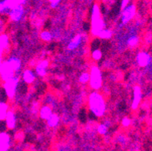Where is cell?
Here are the masks:
<instances>
[{"mask_svg":"<svg viewBox=\"0 0 152 151\" xmlns=\"http://www.w3.org/2000/svg\"><path fill=\"white\" fill-rule=\"evenodd\" d=\"M89 105L91 111L97 117H101L105 111V103L103 96L97 93H94L90 96Z\"/></svg>","mask_w":152,"mask_h":151,"instance_id":"cell-1","label":"cell"},{"mask_svg":"<svg viewBox=\"0 0 152 151\" xmlns=\"http://www.w3.org/2000/svg\"><path fill=\"white\" fill-rule=\"evenodd\" d=\"M103 29V22L100 16L98 6L95 5L93 9L92 15V32L94 34L97 35Z\"/></svg>","mask_w":152,"mask_h":151,"instance_id":"cell-2","label":"cell"},{"mask_svg":"<svg viewBox=\"0 0 152 151\" xmlns=\"http://www.w3.org/2000/svg\"><path fill=\"white\" fill-rule=\"evenodd\" d=\"M91 77H90V83L92 88L97 90L101 86L102 84V77H101V73L100 71L97 67H93L91 69Z\"/></svg>","mask_w":152,"mask_h":151,"instance_id":"cell-3","label":"cell"},{"mask_svg":"<svg viewBox=\"0 0 152 151\" xmlns=\"http://www.w3.org/2000/svg\"><path fill=\"white\" fill-rule=\"evenodd\" d=\"M18 85V79L15 77H12L11 79L6 80L5 84V90L9 97H12L15 92V89Z\"/></svg>","mask_w":152,"mask_h":151,"instance_id":"cell-4","label":"cell"},{"mask_svg":"<svg viewBox=\"0 0 152 151\" xmlns=\"http://www.w3.org/2000/svg\"><path fill=\"white\" fill-rule=\"evenodd\" d=\"M136 11V8L134 6L131 5L128 7L124 8V10L123 12V15H122V20L124 23H127V22L130 21L135 14Z\"/></svg>","mask_w":152,"mask_h":151,"instance_id":"cell-5","label":"cell"},{"mask_svg":"<svg viewBox=\"0 0 152 151\" xmlns=\"http://www.w3.org/2000/svg\"><path fill=\"white\" fill-rule=\"evenodd\" d=\"M23 14V9L21 5H17L12 9L10 12V18L14 21H19Z\"/></svg>","mask_w":152,"mask_h":151,"instance_id":"cell-6","label":"cell"},{"mask_svg":"<svg viewBox=\"0 0 152 151\" xmlns=\"http://www.w3.org/2000/svg\"><path fill=\"white\" fill-rule=\"evenodd\" d=\"M10 136L6 133H0V150H6L10 147Z\"/></svg>","mask_w":152,"mask_h":151,"instance_id":"cell-7","label":"cell"},{"mask_svg":"<svg viewBox=\"0 0 152 151\" xmlns=\"http://www.w3.org/2000/svg\"><path fill=\"white\" fill-rule=\"evenodd\" d=\"M151 57L150 55L146 53H141L137 55V62L141 66H146L150 63Z\"/></svg>","mask_w":152,"mask_h":151,"instance_id":"cell-8","label":"cell"},{"mask_svg":"<svg viewBox=\"0 0 152 151\" xmlns=\"http://www.w3.org/2000/svg\"><path fill=\"white\" fill-rule=\"evenodd\" d=\"M6 122L7 128L13 129L15 126V118L14 113L12 111H8L6 117Z\"/></svg>","mask_w":152,"mask_h":151,"instance_id":"cell-9","label":"cell"},{"mask_svg":"<svg viewBox=\"0 0 152 151\" xmlns=\"http://www.w3.org/2000/svg\"><path fill=\"white\" fill-rule=\"evenodd\" d=\"M141 100V89L138 86L134 88V101L132 103V108L136 109L138 106V103Z\"/></svg>","mask_w":152,"mask_h":151,"instance_id":"cell-10","label":"cell"},{"mask_svg":"<svg viewBox=\"0 0 152 151\" xmlns=\"http://www.w3.org/2000/svg\"><path fill=\"white\" fill-rule=\"evenodd\" d=\"M53 114L52 109L50 107H49L48 106H45L41 109L40 110V117L42 119H44V120H48L51 115Z\"/></svg>","mask_w":152,"mask_h":151,"instance_id":"cell-11","label":"cell"},{"mask_svg":"<svg viewBox=\"0 0 152 151\" xmlns=\"http://www.w3.org/2000/svg\"><path fill=\"white\" fill-rule=\"evenodd\" d=\"M23 80L27 83H30V82H33L35 80V77L33 72H31L30 70H26L23 73Z\"/></svg>","mask_w":152,"mask_h":151,"instance_id":"cell-12","label":"cell"},{"mask_svg":"<svg viewBox=\"0 0 152 151\" xmlns=\"http://www.w3.org/2000/svg\"><path fill=\"white\" fill-rule=\"evenodd\" d=\"M8 112V106L4 102H0V120H5Z\"/></svg>","mask_w":152,"mask_h":151,"instance_id":"cell-13","label":"cell"},{"mask_svg":"<svg viewBox=\"0 0 152 151\" xmlns=\"http://www.w3.org/2000/svg\"><path fill=\"white\" fill-rule=\"evenodd\" d=\"M47 66H48V63L46 61H43L41 63H39V65L37 68V73L40 76H44L46 74V69Z\"/></svg>","mask_w":152,"mask_h":151,"instance_id":"cell-14","label":"cell"},{"mask_svg":"<svg viewBox=\"0 0 152 151\" xmlns=\"http://www.w3.org/2000/svg\"><path fill=\"white\" fill-rule=\"evenodd\" d=\"M8 63H9V64H10V66L12 67V69L13 70H17L20 67V62L16 58H11Z\"/></svg>","mask_w":152,"mask_h":151,"instance_id":"cell-15","label":"cell"},{"mask_svg":"<svg viewBox=\"0 0 152 151\" xmlns=\"http://www.w3.org/2000/svg\"><path fill=\"white\" fill-rule=\"evenodd\" d=\"M58 122H59V118L56 114H52L51 117L47 120V123L50 127H53V126H56Z\"/></svg>","mask_w":152,"mask_h":151,"instance_id":"cell-16","label":"cell"},{"mask_svg":"<svg viewBox=\"0 0 152 151\" xmlns=\"http://www.w3.org/2000/svg\"><path fill=\"white\" fill-rule=\"evenodd\" d=\"M81 40V37L80 36H77L75 38L73 39V40L72 41L69 45V50H74L77 48V46L80 44Z\"/></svg>","mask_w":152,"mask_h":151,"instance_id":"cell-17","label":"cell"},{"mask_svg":"<svg viewBox=\"0 0 152 151\" xmlns=\"http://www.w3.org/2000/svg\"><path fill=\"white\" fill-rule=\"evenodd\" d=\"M98 36L103 39H108L111 36V33H110V31L103 30L102 29V30L100 32V33L98 34Z\"/></svg>","mask_w":152,"mask_h":151,"instance_id":"cell-18","label":"cell"},{"mask_svg":"<svg viewBox=\"0 0 152 151\" xmlns=\"http://www.w3.org/2000/svg\"><path fill=\"white\" fill-rule=\"evenodd\" d=\"M90 77H91V75L87 73H83L81 75V77H80V82H83V83H86L88 81H90Z\"/></svg>","mask_w":152,"mask_h":151,"instance_id":"cell-19","label":"cell"},{"mask_svg":"<svg viewBox=\"0 0 152 151\" xmlns=\"http://www.w3.org/2000/svg\"><path fill=\"white\" fill-rule=\"evenodd\" d=\"M41 38L44 41H50L51 39V38H52V36H51V34L49 32L44 31V32H42L41 33Z\"/></svg>","mask_w":152,"mask_h":151,"instance_id":"cell-20","label":"cell"},{"mask_svg":"<svg viewBox=\"0 0 152 151\" xmlns=\"http://www.w3.org/2000/svg\"><path fill=\"white\" fill-rule=\"evenodd\" d=\"M101 55H102V53H101V52L100 50H95L94 51L92 54V56L93 58L95 59V60H98L101 58Z\"/></svg>","mask_w":152,"mask_h":151,"instance_id":"cell-21","label":"cell"},{"mask_svg":"<svg viewBox=\"0 0 152 151\" xmlns=\"http://www.w3.org/2000/svg\"><path fill=\"white\" fill-rule=\"evenodd\" d=\"M137 42H138V39H137V37H131V38L129 39V40H128V44H129L130 46H133L137 44Z\"/></svg>","mask_w":152,"mask_h":151,"instance_id":"cell-22","label":"cell"},{"mask_svg":"<svg viewBox=\"0 0 152 151\" xmlns=\"http://www.w3.org/2000/svg\"><path fill=\"white\" fill-rule=\"evenodd\" d=\"M97 130H98L99 133H100V134L106 133L107 126L104 124H100V126H98V129H97Z\"/></svg>","mask_w":152,"mask_h":151,"instance_id":"cell-23","label":"cell"},{"mask_svg":"<svg viewBox=\"0 0 152 151\" xmlns=\"http://www.w3.org/2000/svg\"><path fill=\"white\" fill-rule=\"evenodd\" d=\"M10 2L14 6H17V5H21L23 2H25V0H10Z\"/></svg>","mask_w":152,"mask_h":151,"instance_id":"cell-24","label":"cell"},{"mask_svg":"<svg viewBox=\"0 0 152 151\" xmlns=\"http://www.w3.org/2000/svg\"><path fill=\"white\" fill-rule=\"evenodd\" d=\"M130 123H131V120H130L127 117H125V118L123 119V120H122V124H123L124 126H128L130 125Z\"/></svg>","mask_w":152,"mask_h":151,"instance_id":"cell-25","label":"cell"},{"mask_svg":"<svg viewBox=\"0 0 152 151\" xmlns=\"http://www.w3.org/2000/svg\"><path fill=\"white\" fill-rule=\"evenodd\" d=\"M50 2V3H51V6H53V7H55L56 6H57L58 3L60 2V0H49Z\"/></svg>","mask_w":152,"mask_h":151,"instance_id":"cell-26","label":"cell"},{"mask_svg":"<svg viewBox=\"0 0 152 151\" xmlns=\"http://www.w3.org/2000/svg\"><path fill=\"white\" fill-rule=\"evenodd\" d=\"M128 2H129V0H122V3H121V8H122V9H124V8L127 6Z\"/></svg>","mask_w":152,"mask_h":151,"instance_id":"cell-27","label":"cell"}]
</instances>
